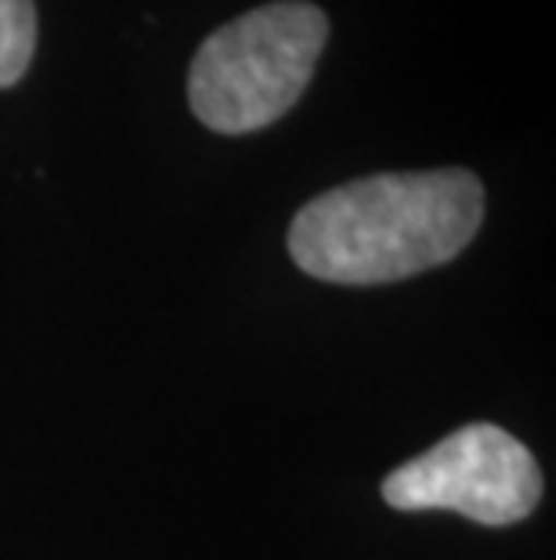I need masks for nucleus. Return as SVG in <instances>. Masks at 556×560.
<instances>
[{
	"instance_id": "nucleus-3",
	"label": "nucleus",
	"mask_w": 556,
	"mask_h": 560,
	"mask_svg": "<svg viewBox=\"0 0 556 560\" xmlns=\"http://www.w3.org/2000/svg\"><path fill=\"white\" fill-rule=\"evenodd\" d=\"M383 503L405 514L452 510L484 528L524 521L542 499L528 445L495 423H466L383 478Z\"/></svg>"
},
{
	"instance_id": "nucleus-4",
	"label": "nucleus",
	"mask_w": 556,
	"mask_h": 560,
	"mask_svg": "<svg viewBox=\"0 0 556 560\" xmlns=\"http://www.w3.org/2000/svg\"><path fill=\"white\" fill-rule=\"evenodd\" d=\"M37 51V4L0 0V91L15 88L29 73Z\"/></svg>"
},
{
	"instance_id": "nucleus-2",
	"label": "nucleus",
	"mask_w": 556,
	"mask_h": 560,
	"mask_svg": "<svg viewBox=\"0 0 556 560\" xmlns=\"http://www.w3.org/2000/svg\"><path fill=\"white\" fill-rule=\"evenodd\" d=\"M329 40L311 0L260 4L199 44L188 69V105L217 135H253L300 102Z\"/></svg>"
},
{
	"instance_id": "nucleus-1",
	"label": "nucleus",
	"mask_w": 556,
	"mask_h": 560,
	"mask_svg": "<svg viewBox=\"0 0 556 560\" xmlns=\"http://www.w3.org/2000/svg\"><path fill=\"white\" fill-rule=\"evenodd\" d=\"M484 221V185L463 166L372 174L297 210L289 257L311 279L383 285L456 260Z\"/></svg>"
}]
</instances>
